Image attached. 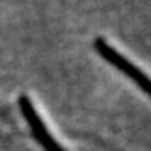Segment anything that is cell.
<instances>
[{"instance_id":"1","label":"cell","mask_w":151,"mask_h":151,"mask_svg":"<svg viewBox=\"0 0 151 151\" xmlns=\"http://www.w3.org/2000/svg\"><path fill=\"white\" fill-rule=\"evenodd\" d=\"M94 49L99 53L103 60H106L107 63H110L113 68H116L117 70H120L123 75H126L131 81H134L138 88H141L148 97L151 99V78L142 72L138 66H135L131 60H128L125 56H122L114 47H111L106 40H103L101 37L96 38L94 41Z\"/></svg>"},{"instance_id":"2","label":"cell","mask_w":151,"mask_h":151,"mask_svg":"<svg viewBox=\"0 0 151 151\" xmlns=\"http://www.w3.org/2000/svg\"><path fill=\"white\" fill-rule=\"evenodd\" d=\"M18 106L21 109V113H22L25 122L29 126V131H31L32 137L37 139V142L44 150L46 151H66V150H63L62 145L51 137V134L49 132V128L43 122L41 116L35 110V106H34L32 100L28 96H25V94L24 96H19Z\"/></svg>"}]
</instances>
